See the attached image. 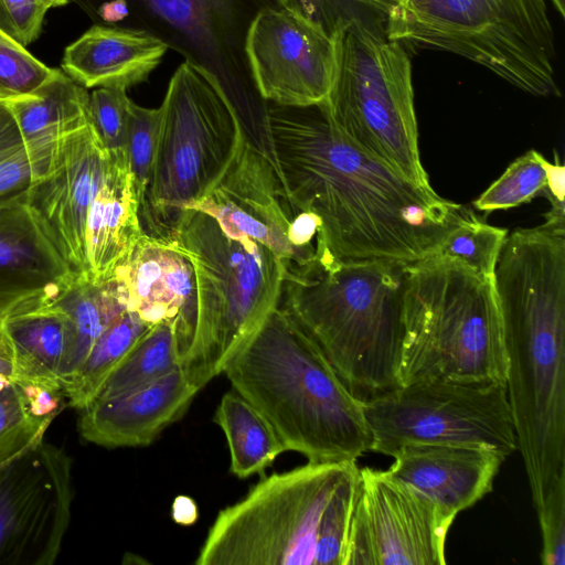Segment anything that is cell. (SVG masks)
<instances>
[{"mask_svg":"<svg viewBox=\"0 0 565 565\" xmlns=\"http://www.w3.org/2000/svg\"><path fill=\"white\" fill-rule=\"evenodd\" d=\"M555 162L547 161L541 154L540 161L546 175V189L543 196L550 201L552 211L565 212V166L558 162V156L554 157Z\"/></svg>","mask_w":565,"mask_h":565,"instance_id":"39","label":"cell"},{"mask_svg":"<svg viewBox=\"0 0 565 565\" xmlns=\"http://www.w3.org/2000/svg\"><path fill=\"white\" fill-rule=\"evenodd\" d=\"M0 375L25 384L34 385L19 362L12 341L7 331L4 318H0Z\"/></svg>","mask_w":565,"mask_h":565,"instance_id":"40","label":"cell"},{"mask_svg":"<svg viewBox=\"0 0 565 565\" xmlns=\"http://www.w3.org/2000/svg\"><path fill=\"white\" fill-rule=\"evenodd\" d=\"M160 107L157 151L140 222L146 234L168 238L182 212L221 181L244 138L217 81L190 62L175 70Z\"/></svg>","mask_w":565,"mask_h":565,"instance_id":"9","label":"cell"},{"mask_svg":"<svg viewBox=\"0 0 565 565\" xmlns=\"http://www.w3.org/2000/svg\"><path fill=\"white\" fill-rule=\"evenodd\" d=\"M4 104L28 147L34 182L50 172L62 138L92 121L87 88L63 71L33 93Z\"/></svg>","mask_w":565,"mask_h":565,"instance_id":"24","label":"cell"},{"mask_svg":"<svg viewBox=\"0 0 565 565\" xmlns=\"http://www.w3.org/2000/svg\"><path fill=\"white\" fill-rule=\"evenodd\" d=\"M260 96L282 106L326 102L337 68L335 38L287 7L263 10L246 40Z\"/></svg>","mask_w":565,"mask_h":565,"instance_id":"15","label":"cell"},{"mask_svg":"<svg viewBox=\"0 0 565 565\" xmlns=\"http://www.w3.org/2000/svg\"><path fill=\"white\" fill-rule=\"evenodd\" d=\"M507 392L535 510L565 477V233L507 235L493 271Z\"/></svg>","mask_w":565,"mask_h":565,"instance_id":"2","label":"cell"},{"mask_svg":"<svg viewBox=\"0 0 565 565\" xmlns=\"http://www.w3.org/2000/svg\"><path fill=\"white\" fill-rule=\"evenodd\" d=\"M559 13L561 18L565 17V0H550Z\"/></svg>","mask_w":565,"mask_h":565,"instance_id":"42","label":"cell"},{"mask_svg":"<svg viewBox=\"0 0 565 565\" xmlns=\"http://www.w3.org/2000/svg\"><path fill=\"white\" fill-rule=\"evenodd\" d=\"M58 72L34 57L25 46L0 29L1 103L33 93Z\"/></svg>","mask_w":565,"mask_h":565,"instance_id":"35","label":"cell"},{"mask_svg":"<svg viewBox=\"0 0 565 565\" xmlns=\"http://www.w3.org/2000/svg\"><path fill=\"white\" fill-rule=\"evenodd\" d=\"M107 150L92 121L66 134L50 172L30 186L26 204L76 274L86 279V222Z\"/></svg>","mask_w":565,"mask_h":565,"instance_id":"16","label":"cell"},{"mask_svg":"<svg viewBox=\"0 0 565 565\" xmlns=\"http://www.w3.org/2000/svg\"><path fill=\"white\" fill-rule=\"evenodd\" d=\"M143 234L126 151H107L103 180L86 222V279L100 282L113 278Z\"/></svg>","mask_w":565,"mask_h":565,"instance_id":"23","label":"cell"},{"mask_svg":"<svg viewBox=\"0 0 565 565\" xmlns=\"http://www.w3.org/2000/svg\"><path fill=\"white\" fill-rule=\"evenodd\" d=\"M160 121L161 107L145 108L131 102L125 151L139 205V216L145 207L150 183Z\"/></svg>","mask_w":565,"mask_h":565,"instance_id":"34","label":"cell"},{"mask_svg":"<svg viewBox=\"0 0 565 565\" xmlns=\"http://www.w3.org/2000/svg\"><path fill=\"white\" fill-rule=\"evenodd\" d=\"M199 391L178 366L142 386L94 399L79 411L78 431L107 448L148 446L185 414Z\"/></svg>","mask_w":565,"mask_h":565,"instance_id":"20","label":"cell"},{"mask_svg":"<svg viewBox=\"0 0 565 565\" xmlns=\"http://www.w3.org/2000/svg\"><path fill=\"white\" fill-rule=\"evenodd\" d=\"M536 513L542 536L541 562L545 565H564L565 477L552 487Z\"/></svg>","mask_w":565,"mask_h":565,"instance_id":"37","label":"cell"},{"mask_svg":"<svg viewBox=\"0 0 565 565\" xmlns=\"http://www.w3.org/2000/svg\"><path fill=\"white\" fill-rule=\"evenodd\" d=\"M127 29L147 32L214 76L231 103L244 140L258 150L271 146L268 102L254 82L246 40L265 9L285 0H118ZM122 21V22H124Z\"/></svg>","mask_w":565,"mask_h":565,"instance_id":"11","label":"cell"},{"mask_svg":"<svg viewBox=\"0 0 565 565\" xmlns=\"http://www.w3.org/2000/svg\"><path fill=\"white\" fill-rule=\"evenodd\" d=\"M405 267L316 258L285 267L279 306L356 396L399 386Z\"/></svg>","mask_w":565,"mask_h":565,"instance_id":"5","label":"cell"},{"mask_svg":"<svg viewBox=\"0 0 565 565\" xmlns=\"http://www.w3.org/2000/svg\"><path fill=\"white\" fill-rule=\"evenodd\" d=\"M371 450L387 456L406 445L482 447L509 457L516 437L504 384L422 381L363 399Z\"/></svg>","mask_w":565,"mask_h":565,"instance_id":"12","label":"cell"},{"mask_svg":"<svg viewBox=\"0 0 565 565\" xmlns=\"http://www.w3.org/2000/svg\"><path fill=\"white\" fill-rule=\"evenodd\" d=\"M390 41L439 50L537 97L561 96L545 0H351Z\"/></svg>","mask_w":565,"mask_h":565,"instance_id":"6","label":"cell"},{"mask_svg":"<svg viewBox=\"0 0 565 565\" xmlns=\"http://www.w3.org/2000/svg\"><path fill=\"white\" fill-rule=\"evenodd\" d=\"M130 104L125 88L98 87L89 94L90 120L107 151L126 148Z\"/></svg>","mask_w":565,"mask_h":565,"instance_id":"36","label":"cell"},{"mask_svg":"<svg viewBox=\"0 0 565 565\" xmlns=\"http://www.w3.org/2000/svg\"><path fill=\"white\" fill-rule=\"evenodd\" d=\"M214 422L227 440L230 470L241 479L264 473L286 451L267 419L235 391L223 395Z\"/></svg>","mask_w":565,"mask_h":565,"instance_id":"27","label":"cell"},{"mask_svg":"<svg viewBox=\"0 0 565 565\" xmlns=\"http://www.w3.org/2000/svg\"><path fill=\"white\" fill-rule=\"evenodd\" d=\"M392 457L388 475L456 516L492 490L507 458L482 447L443 444L406 445Z\"/></svg>","mask_w":565,"mask_h":565,"instance_id":"21","label":"cell"},{"mask_svg":"<svg viewBox=\"0 0 565 565\" xmlns=\"http://www.w3.org/2000/svg\"><path fill=\"white\" fill-rule=\"evenodd\" d=\"M150 327L128 309L120 313L95 341L78 370L63 384L62 392L68 405L81 411L90 404Z\"/></svg>","mask_w":565,"mask_h":565,"instance_id":"29","label":"cell"},{"mask_svg":"<svg viewBox=\"0 0 565 565\" xmlns=\"http://www.w3.org/2000/svg\"><path fill=\"white\" fill-rule=\"evenodd\" d=\"M359 470L310 462L263 477L222 509L196 565H344Z\"/></svg>","mask_w":565,"mask_h":565,"instance_id":"4","label":"cell"},{"mask_svg":"<svg viewBox=\"0 0 565 565\" xmlns=\"http://www.w3.org/2000/svg\"><path fill=\"white\" fill-rule=\"evenodd\" d=\"M72 459L38 441L0 468V565H52L71 521Z\"/></svg>","mask_w":565,"mask_h":565,"instance_id":"14","label":"cell"},{"mask_svg":"<svg viewBox=\"0 0 565 565\" xmlns=\"http://www.w3.org/2000/svg\"><path fill=\"white\" fill-rule=\"evenodd\" d=\"M127 309L146 323H171L179 364L190 350L196 329L198 296L191 263L166 238L143 234L116 267Z\"/></svg>","mask_w":565,"mask_h":565,"instance_id":"19","label":"cell"},{"mask_svg":"<svg viewBox=\"0 0 565 565\" xmlns=\"http://www.w3.org/2000/svg\"><path fill=\"white\" fill-rule=\"evenodd\" d=\"M191 209L213 216L230 235L265 245L285 267L311 263L289 239L294 211L280 173L245 141L216 186Z\"/></svg>","mask_w":565,"mask_h":565,"instance_id":"17","label":"cell"},{"mask_svg":"<svg viewBox=\"0 0 565 565\" xmlns=\"http://www.w3.org/2000/svg\"><path fill=\"white\" fill-rule=\"evenodd\" d=\"M47 9L56 8L64 6L70 2V0H42Z\"/></svg>","mask_w":565,"mask_h":565,"instance_id":"43","label":"cell"},{"mask_svg":"<svg viewBox=\"0 0 565 565\" xmlns=\"http://www.w3.org/2000/svg\"><path fill=\"white\" fill-rule=\"evenodd\" d=\"M398 382L507 385L508 360L493 277L431 255L405 267Z\"/></svg>","mask_w":565,"mask_h":565,"instance_id":"7","label":"cell"},{"mask_svg":"<svg viewBox=\"0 0 565 565\" xmlns=\"http://www.w3.org/2000/svg\"><path fill=\"white\" fill-rule=\"evenodd\" d=\"M455 518L386 470L360 468L344 565H445Z\"/></svg>","mask_w":565,"mask_h":565,"instance_id":"13","label":"cell"},{"mask_svg":"<svg viewBox=\"0 0 565 565\" xmlns=\"http://www.w3.org/2000/svg\"><path fill=\"white\" fill-rule=\"evenodd\" d=\"M171 512L173 521L182 525L193 524L198 519L196 503L186 495H178L174 499Z\"/></svg>","mask_w":565,"mask_h":565,"instance_id":"41","label":"cell"},{"mask_svg":"<svg viewBox=\"0 0 565 565\" xmlns=\"http://www.w3.org/2000/svg\"><path fill=\"white\" fill-rule=\"evenodd\" d=\"M34 180L28 147L11 111L0 102V206L26 200Z\"/></svg>","mask_w":565,"mask_h":565,"instance_id":"33","label":"cell"},{"mask_svg":"<svg viewBox=\"0 0 565 565\" xmlns=\"http://www.w3.org/2000/svg\"><path fill=\"white\" fill-rule=\"evenodd\" d=\"M55 303L70 316L75 332L63 386L78 370L98 337L127 309V297L115 276L100 282L77 278Z\"/></svg>","mask_w":565,"mask_h":565,"instance_id":"28","label":"cell"},{"mask_svg":"<svg viewBox=\"0 0 565 565\" xmlns=\"http://www.w3.org/2000/svg\"><path fill=\"white\" fill-rule=\"evenodd\" d=\"M179 365L174 328L158 322L137 341L122 362L103 384L96 398L114 396L153 382Z\"/></svg>","mask_w":565,"mask_h":565,"instance_id":"30","label":"cell"},{"mask_svg":"<svg viewBox=\"0 0 565 565\" xmlns=\"http://www.w3.org/2000/svg\"><path fill=\"white\" fill-rule=\"evenodd\" d=\"M1 467H2V466H1ZM1 467H0V468H1Z\"/></svg>","mask_w":565,"mask_h":565,"instance_id":"44","label":"cell"},{"mask_svg":"<svg viewBox=\"0 0 565 565\" xmlns=\"http://www.w3.org/2000/svg\"><path fill=\"white\" fill-rule=\"evenodd\" d=\"M540 152L531 149L518 157L507 170L472 203L478 211L491 213L531 202L544 194L546 175Z\"/></svg>","mask_w":565,"mask_h":565,"instance_id":"32","label":"cell"},{"mask_svg":"<svg viewBox=\"0 0 565 565\" xmlns=\"http://www.w3.org/2000/svg\"><path fill=\"white\" fill-rule=\"evenodd\" d=\"M508 230L486 223L472 210L463 207L457 225L448 233L438 255L458 259L476 273L493 277Z\"/></svg>","mask_w":565,"mask_h":565,"instance_id":"31","label":"cell"},{"mask_svg":"<svg viewBox=\"0 0 565 565\" xmlns=\"http://www.w3.org/2000/svg\"><path fill=\"white\" fill-rule=\"evenodd\" d=\"M276 160L294 215L320 220L319 262L411 265L435 255L463 206L423 188L350 140L326 103L268 102Z\"/></svg>","mask_w":565,"mask_h":565,"instance_id":"1","label":"cell"},{"mask_svg":"<svg viewBox=\"0 0 565 565\" xmlns=\"http://www.w3.org/2000/svg\"><path fill=\"white\" fill-rule=\"evenodd\" d=\"M167 50L147 32L93 25L65 49L62 70L85 88L127 89L147 81Z\"/></svg>","mask_w":565,"mask_h":565,"instance_id":"22","label":"cell"},{"mask_svg":"<svg viewBox=\"0 0 565 565\" xmlns=\"http://www.w3.org/2000/svg\"><path fill=\"white\" fill-rule=\"evenodd\" d=\"M334 38L337 68L324 102L330 117L360 148L412 182L431 188L420 160L407 49L362 19Z\"/></svg>","mask_w":565,"mask_h":565,"instance_id":"10","label":"cell"},{"mask_svg":"<svg viewBox=\"0 0 565 565\" xmlns=\"http://www.w3.org/2000/svg\"><path fill=\"white\" fill-rule=\"evenodd\" d=\"M19 362L35 386L62 391L75 332L70 316L55 302L6 319Z\"/></svg>","mask_w":565,"mask_h":565,"instance_id":"25","label":"cell"},{"mask_svg":"<svg viewBox=\"0 0 565 565\" xmlns=\"http://www.w3.org/2000/svg\"><path fill=\"white\" fill-rule=\"evenodd\" d=\"M47 10L42 0H0V29L28 46L39 38Z\"/></svg>","mask_w":565,"mask_h":565,"instance_id":"38","label":"cell"},{"mask_svg":"<svg viewBox=\"0 0 565 565\" xmlns=\"http://www.w3.org/2000/svg\"><path fill=\"white\" fill-rule=\"evenodd\" d=\"M223 373L267 419L286 451L332 462L356 461L371 450L363 399L279 305Z\"/></svg>","mask_w":565,"mask_h":565,"instance_id":"3","label":"cell"},{"mask_svg":"<svg viewBox=\"0 0 565 565\" xmlns=\"http://www.w3.org/2000/svg\"><path fill=\"white\" fill-rule=\"evenodd\" d=\"M65 396L0 375V467L44 438Z\"/></svg>","mask_w":565,"mask_h":565,"instance_id":"26","label":"cell"},{"mask_svg":"<svg viewBox=\"0 0 565 565\" xmlns=\"http://www.w3.org/2000/svg\"><path fill=\"white\" fill-rule=\"evenodd\" d=\"M166 239L188 258L195 275L196 329L179 365L201 390L223 373L279 305L285 267L265 245L227 234L213 216L195 209L182 212Z\"/></svg>","mask_w":565,"mask_h":565,"instance_id":"8","label":"cell"},{"mask_svg":"<svg viewBox=\"0 0 565 565\" xmlns=\"http://www.w3.org/2000/svg\"><path fill=\"white\" fill-rule=\"evenodd\" d=\"M76 279L25 200L0 206V318L56 302Z\"/></svg>","mask_w":565,"mask_h":565,"instance_id":"18","label":"cell"}]
</instances>
